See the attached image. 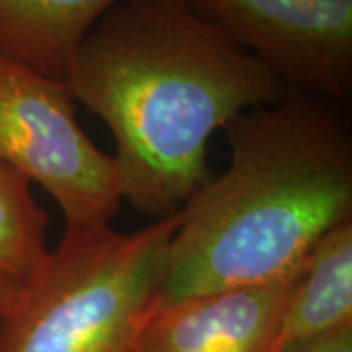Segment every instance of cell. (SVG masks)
Segmentation results:
<instances>
[{"mask_svg":"<svg viewBox=\"0 0 352 352\" xmlns=\"http://www.w3.org/2000/svg\"><path fill=\"white\" fill-rule=\"evenodd\" d=\"M288 87L344 106L352 94V0H190Z\"/></svg>","mask_w":352,"mask_h":352,"instance_id":"obj_5","label":"cell"},{"mask_svg":"<svg viewBox=\"0 0 352 352\" xmlns=\"http://www.w3.org/2000/svg\"><path fill=\"white\" fill-rule=\"evenodd\" d=\"M22 286H24V282L0 274V315L4 314L16 302V298H18Z\"/></svg>","mask_w":352,"mask_h":352,"instance_id":"obj_11","label":"cell"},{"mask_svg":"<svg viewBox=\"0 0 352 352\" xmlns=\"http://www.w3.org/2000/svg\"><path fill=\"white\" fill-rule=\"evenodd\" d=\"M65 82L112 131L122 198L153 221L210 180L217 129L288 94L190 0H120L82 39Z\"/></svg>","mask_w":352,"mask_h":352,"instance_id":"obj_1","label":"cell"},{"mask_svg":"<svg viewBox=\"0 0 352 352\" xmlns=\"http://www.w3.org/2000/svg\"><path fill=\"white\" fill-rule=\"evenodd\" d=\"M180 212L131 233H65L0 315V352H135Z\"/></svg>","mask_w":352,"mask_h":352,"instance_id":"obj_3","label":"cell"},{"mask_svg":"<svg viewBox=\"0 0 352 352\" xmlns=\"http://www.w3.org/2000/svg\"><path fill=\"white\" fill-rule=\"evenodd\" d=\"M274 352H352V323L314 337L282 342Z\"/></svg>","mask_w":352,"mask_h":352,"instance_id":"obj_10","label":"cell"},{"mask_svg":"<svg viewBox=\"0 0 352 352\" xmlns=\"http://www.w3.org/2000/svg\"><path fill=\"white\" fill-rule=\"evenodd\" d=\"M333 106L286 94L223 127L229 164L182 206L157 305L288 276L352 219L351 129Z\"/></svg>","mask_w":352,"mask_h":352,"instance_id":"obj_2","label":"cell"},{"mask_svg":"<svg viewBox=\"0 0 352 352\" xmlns=\"http://www.w3.org/2000/svg\"><path fill=\"white\" fill-rule=\"evenodd\" d=\"M120 0H0V55L67 80L92 25Z\"/></svg>","mask_w":352,"mask_h":352,"instance_id":"obj_7","label":"cell"},{"mask_svg":"<svg viewBox=\"0 0 352 352\" xmlns=\"http://www.w3.org/2000/svg\"><path fill=\"white\" fill-rule=\"evenodd\" d=\"M47 226L30 182L0 161V274L28 282L38 272L50 256Z\"/></svg>","mask_w":352,"mask_h":352,"instance_id":"obj_9","label":"cell"},{"mask_svg":"<svg viewBox=\"0 0 352 352\" xmlns=\"http://www.w3.org/2000/svg\"><path fill=\"white\" fill-rule=\"evenodd\" d=\"M296 270L256 286L155 305L135 352H274Z\"/></svg>","mask_w":352,"mask_h":352,"instance_id":"obj_6","label":"cell"},{"mask_svg":"<svg viewBox=\"0 0 352 352\" xmlns=\"http://www.w3.org/2000/svg\"><path fill=\"white\" fill-rule=\"evenodd\" d=\"M352 323V219L305 254L289 288L280 340L303 339Z\"/></svg>","mask_w":352,"mask_h":352,"instance_id":"obj_8","label":"cell"},{"mask_svg":"<svg viewBox=\"0 0 352 352\" xmlns=\"http://www.w3.org/2000/svg\"><path fill=\"white\" fill-rule=\"evenodd\" d=\"M0 161L51 194L65 233L110 227L124 201L116 159L80 127L67 82L2 55Z\"/></svg>","mask_w":352,"mask_h":352,"instance_id":"obj_4","label":"cell"}]
</instances>
